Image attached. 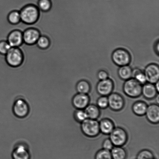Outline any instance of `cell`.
<instances>
[{
    "mask_svg": "<svg viewBox=\"0 0 159 159\" xmlns=\"http://www.w3.org/2000/svg\"><path fill=\"white\" fill-rule=\"evenodd\" d=\"M21 21L26 24L35 23L38 20L40 10L37 5L29 4L23 7L20 11Z\"/></svg>",
    "mask_w": 159,
    "mask_h": 159,
    "instance_id": "1",
    "label": "cell"
},
{
    "mask_svg": "<svg viewBox=\"0 0 159 159\" xmlns=\"http://www.w3.org/2000/svg\"><path fill=\"white\" fill-rule=\"evenodd\" d=\"M142 86L132 77L125 81L123 86V92L128 97L136 99L142 95Z\"/></svg>",
    "mask_w": 159,
    "mask_h": 159,
    "instance_id": "2",
    "label": "cell"
},
{
    "mask_svg": "<svg viewBox=\"0 0 159 159\" xmlns=\"http://www.w3.org/2000/svg\"><path fill=\"white\" fill-rule=\"evenodd\" d=\"M81 130L85 136L89 138H95L100 133L99 122L97 119L87 118L81 123Z\"/></svg>",
    "mask_w": 159,
    "mask_h": 159,
    "instance_id": "3",
    "label": "cell"
},
{
    "mask_svg": "<svg viewBox=\"0 0 159 159\" xmlns=\"http://www.w3.org/2000/svg\"><path fill=\"white\" fill-rule=\"evenodd\" d=\"M111 59L115 65L121 67L129 65L131 62L132 57L127 50L124 48H118L112 53Z\"/></svg>",
    "mask_w": 159,
    "mask_h": 159,
    "instance_id": "4",
    "label": "cell"
},
{
    "mask_svg": "<svg viewBox=\"0 0 159 159\" xmlns=\"http://www.w3.org/2000/svg\"><path fill=\"white\" fill-rule=\"evenodd\" d=\"M109 138L114 146L123 147L127 143L128 135L126 131L120 127H115L109 135Z\"/></svg>",
    "mask_w": 159,
    "mask_h": 159,
    "instance_id": "5",
    "label": "cell"
},
{
    "mask_svg": "<svg viewBox=\"0 0 159 159\" xmlns=\"http://www.w3.org/2000/svg\"><path fill=\"white\" fill-rule=\"evenodd\" d=\"M5 58L8 64L11 67L19 66L23 61V53L19 48H11L6 54Z\"/></svg>",
    "mask_w": 159,
    "mask_h": 159,
    "instance_id": "6",
    "label": "cell"
},
{
    "mask_svg": "<svg viewBox=\"0 0 159 159\" xmlns=\"http://www.w3.org/2000/svg\"><path fill=\"white\" fill-rule=\"evenodd\" d=\"M108 107L113 111H120L125 105V101L121 95L117 93L112 92L107 96Z\"/></svg>",
    "mask_w": 159,
    "mask_h": 159,
    "instance_id": "7",
    "label": "cell"
},
{
    "mask_svg": "<svg viewBox=\"0 0 159 159\" xmlns=\"http://www.w3.org/2000/svg\"><path fill=\"white\" fill-rule=\"evenodd\" d=\"M114 88V83L110 78L105 80L99 81L96 86V91L101 96H108L113 92Z\"/></svg>",
    "mask_w": 159,
    "mask_h": 159,
    "instance_id": "8",
    "label": "cell"
},
{
    "mask_svg": "<svg viewBox=\"0 0 159 159\" xmlns=\"http://www.w3.org/2000/svg\"><path fill=\"white\" fill-rule=\"evenodd\" d=\"M144 72L147 82L155 84L159 82V67L157 64H149L145 68Z\"/></svg>",
    "mask_w": 159,
    "mask_h": 159,
    "instance_id": "9",
    "label": "cell"
},
{
    "mask_svg": "<svg viewBox=\"0 0 159 159\" xmlns=\"http://www.w3.org/2000/svg\"><path fill=\"white\" fill-rule=\"evenodd\" d=\"M14 114L17 117L23 118L27 116L29 113V107L24 100L19 99L16 101L13 106Z\"/></svg>",
    "mask_w": 159,
    "mask_h": 159,
    "instance_id": "10",
    "label": "cell"
},
{
    "mask_svg": "<svg viewBox=\"0 0 159 159\" xmlns=\"http://www.w3.org/2000/svg\"><path fill=\"white\" fill-rule=\"evenodd\" d=\"M23 42L26 44L33 45L36 44L41 34L38 29L34 28L26 29L23 32Z\"/></svg>",
    "mask_w": 159,
    "mask_h": 159,
    "instance_id": "11",
    "label": "cell"
},
{
    "mask_svg": "<svg viewBox=\"0 0 159 159\" xmlns=\"http://www.w3.org/2000/svg\"><path fill=\"white\" fill-rule=\"evenodd\" d=\"M145 116L151 124H158L159 122V106L158 104H152L148 105Z\"/></svg>",
    "mask_w": 159,
    "mask_h": 159,
    "instance_id": "12",
    "label": "cell"
},
{
    "mask_svg": "<svg viewBox=\"0 0 159 159\" xmlns=\"http://www.w3.org/2000/svg\"><path fill=\"white\" fill-rule=\"evenodd\" d=\"M90 98L88 94L78 93L73 98V105L77 110H84L89 104Z\"/></svg>",
    "mask_w": 159,
    "mask_h": 159,
    "instance_id": "13",
    "label": "cell"
},
{
    "mask_svg": "<svg viewBox=\"0 0 159 159\" xmlns=\"http://www.w3.org/2000/svg\"><path fill=\"white\" fill-rule=\"evenodd\" d=\"M23 32L18 30L11 31L7 37V41L11 47L18 48L23 42Z\"/></svg>",
    "mask_w": 159,
    "mask_h": 159,
    "instance_id": "14",
    "label": "cell"
},
{
    "mask_svg": "<svg viewBox=\"0 0 159 159\" xmlns=\"http://www.w3.org/2000/svg\"><path fill=\"white\" fill-rule=\"evenodd\" d=\"M159 92L157 91L155 84L146 82L142 86V95L148 100L155 99Z\"/></svg>",
    "mask_w": 159,
    "mask_h": 159,
    "instance_id": "15",
    "label": "cell"
},
{
    "mask_svg": "<svg viewBox=\"0 0 159 159\" xmlns=\"http://www.w3.org/2000/svg\"><path fill=\"white\" fill-rule=\"evenodd\" d=\"M12 159H30L29 149L25 145L20 144L14 149L12 154Z\"/></svg>",
    "mask_w": 159,
    "mask_h": 159,
    "instance_id": "16",
    "label": "cell"
},
{
    "mask_svg": "<svg viewBox=\"0 0 159 159\" xmlns=\"http://www.w3.org/2000/svg\"><path fill=\"white\" fill-rule=\"evenodd\" d=\"M99 122L100 131L103 134L110 135L115 128L114 123L109 118H103Z\"/></svg>",
    "mask_w": 159,
    "mask_h": 159,
    "instance_id": "17",
    "label": "cell"
},
{
    "mask_svg": "<svg viewBox=\"0 0 159 159\" xmlns=\"http://www.w3.org/2000/svg\"><path fill=\"white\" fill-rule=\"evenodd\" d=\"M148 105L143 101H138L134 103L132 106V110L136 116H142L145 115Z\"/></svg>",
    "mask_w": 159,
    "mask_h": 159,
    "instance_id": "18",
    "label": "cell"
},
{
    "mask_svg": "<svg viewBox=\"0 0 159 159\" xmlns=\"http://www.w3.org/2000/svg\"><path fill=\"white\" fill-rule=\"evenodd\" d=\"M87 118L89 119H98L101 115V110L97 105L93 104H89L84 109Z\"/></svg>",
    "mask_w": 159,
    "mask_h": 159,
    "instance_id": "19",
    "label": "cell"
},
{
    "mask_svg": "<svg viewBox=\"0 0 159 159\" xmlns=\"http://www.w3.org/2000/svg\"><path fill=\"white\" fill-rule=\"evenodd\" d=\"M132 70L129 65L119 67L117 72L118 77L121 80H127L132 77Z\"/></svg>",
    "mask_w": 159,
    "mask_h": 159,
    "instance_id": "20",
    "label": "cell"
},
{
    "mask_svg": "<svg viewBox=\"0 0 159 159\" xmlns=\"http://www.w3.org/2000/svg\"><path fill=\"white\" fill-rule=\"evenodd\" d=\"M76 90L78 93L88 94L91 89V85L88 81L82 79L77 82Z\"/></svg>",
    "mask_w": 159,
    "mask_h": 159,
    "instance_id": "21",
    "label": "cell"
},
{
    "mask_svg": "<svg viewBox=\"0 0 159 159\" xmlns=\"http://www.w3.org/2000/svg\"><path fill=\"white\" fill-rule=\"evenodd\" d=\"M113 159H126L127 154L125 149L121 146H114L110 151Z\"/></svg>",
    "mask_w": 159,
    "mask_h": 159,
    "instance_id": "22",
    "label": "cell"
},
{
    "mask_svg": "<svg viewBox=\"0 0 159 159\" xmlns=\"http://www.w3.org/2000/svg\"><path fill=\"white\" fill-rule=\"evenodd\" d=\"M132 77L142 85L147 82L144 71L139 68H135L132 70Z\"/></svg>",
    "mask_w": 159,
    "mask_h": 159,
    "instance_id": "23",
    "label": "cell"
},
{
    "mask_svg": "<svg viewBox=\"0 0 159 159\" xmlns=\"http://www.w3.org/2000/svg\"><path fill=\"white\" fill-rule=\"evenodd\" d=\"M8 21L12 25H16L21 21L19 11L14 10L9 12L7 16Z\"/></svg>",
    "mask_w": 159,
    "mask_h": 159,
    "instance_id": "24",
    "label": "cell"
},
{
    "mask_svg": "<svg viewBox=\"0 0 159 159\" xmlns=\"http://www.w3.org/2000/svg\"><path fill=\"white\" fill-rule=\"evenodd\" d=\"M37 6L40 10L46 12L51 9L52 2L51 0H38Z\"/></svg>",
    "mask_w": 159,
    "mask_h": 159,
    "instance_id": "25",
    "label": "cell"
},
{
    "mask_svg": "<svg viewBox=\"0 0 159 159\" xmlns=\"http://www.w3.org/2000/svg\"><path fill=\"white\" fill-rule=\"evenodd\" d=\"M50 43L49 39L46 35H42L40 36L36 43L37 46L41 49H44L48 48L49 46Z\"/></svg>",
    "mask_w": 159,
    "mask_h": 159,
    "instance_id": "26",
    "label": "cell"
},
{
    "mask_svg": "<svg viewBox=\"0 0 159 159\" xmlns=\"http://www.w3.org/2000/svg\"><path fill=\"white\" fill-rule=\"evenodd\" d=\"M95 159H113L110 151L103 149H100L96 152Z\"/></svg>",
    "mask_w": 159,
    "mask_h": 159,
    "instance_id": "27",
    "label": "cell"
},
{
    "mask_svg": "<svg viewBox=\"0 0 159 159\" xmlns=\"http://www.w3.org/2000/svg\"><path fill=\"white\" fill-rule=\"evenodd\" d=\"M136 159H155L154 154L148 149H143L137 155Z\"/></svg>",
    "mask_w": 159,
    "mask_h": 159,
    "instance_id": "28",
    "label": "cell"
},
{
    "mask_svg": "<svg viewBox=\"0 0 159 159\" xmlns=\"http://www.w3.org/2000/svg\"><path fill=\"white\" fill-rule=\"evenodd\" d=\"M74 117L75 120L78 122L81 123L88 118L86 113L84 110H77L74 113Z\"/></svg>",
    "mask_w": 159,
    "mask_h": 159,
    "instance_id": "29",
    "label": "cell"
},
{
    "mask_svg": "<svg viewBox=\"0 0 159 159\" xmlns=\"http://www.w3.org/2000/svg\"><path fill=\"white\" fill-rule=\"evenodd\" d=\"M96 105L100 110H104L108 107L107 96H101L97 100Z\"/></svg>",
    "mask_w": 159,
    "mask_h": 159,
    "instance_id": "30",
    "label": "cell"
},
{
    "mask_svg": "<svg viewBox=\"0 0 159 159\" xmlns=\"http://www.w3.org/2000/svg\"><path fill=\"white\" fill-rule=\"evenodd\" d=\"M11 48L6 40L0 41V54L6 55Z\"/></svg>",
    "mask_w": 159,
    "mask_h": 159,
    "instance_id": "31",
    "label": "cell"
},
{
    "mask_svg": "<svg viewBox=\"0 0 159 159\" xmlns=\"http://www.w3.org/2000/svg\"><path fill=\"white\" fill-rule=\"evenodd\" d=\"M113 143L109 138H106L103 141L102 144V149L111 151L114 147Z\"/></svg>",
    "mask_w": 159,
    "mask_h": 159,
    "instance_id": "32",
    "label": "cell"
},
{
    "mask_svg": "<svg viewBox=\"0 0 159 159\" xmlns=\"http://www.w3.org/2000/svg\"><path fill=\"white\" fill-rule=\"evenodd\" d=\"M97 77L99 81L105 80L109 78V75L106 70L101 69L98 72Z\"/></svg>",
    "mask_w": 159,
    "mask_h": 159,
    "instance_id": "33",
    "label": "cell"
},
{
    "mask_svg": "<svg viewBox=\"0 0 159 159\" xmlns=\"http://www.w3.org/2000/svg\"><path fill=\"white\" fill-rule=\"evenodd\" d=\"M154 50L155 54L158 56L159 55V40H156L154 44Z\"/></svg>",
    "mask_w": 159,
    "mask_h": 159,
    "instance_id": "34",
    "label": "cell"
},
{
    "mask_svg": "<svg viewBox=\"0 0 159 159\" xmlns=\"http://www.w3.org/2000/svg\"><path fill=\"white\" fill-rule=\"evenodd\" d=\"M155 86L156 87V88L157 90V91H158V92H159V82H157L155 84Z\"/></svg>",
    "mask_w": 159,
    "mask_h": 159,
    "instance_id": "35",
    "label": "cell"
},
{
    "mask_svg": "<svg viewBox=\"0 0 159 159\" xmlns=\"http://www.w3.org/2000/svg\"><path fill=\"white\" fill-rule=\"evenodd\" d=\"M155 99H156V102L157 104H159V94L157 95L156 97H155Z\"/></svg>",
    "mask_w": 159,
    "mask_h": 159,
    "instance_id": "36",
    "label": "cell"
}]
</instances>
